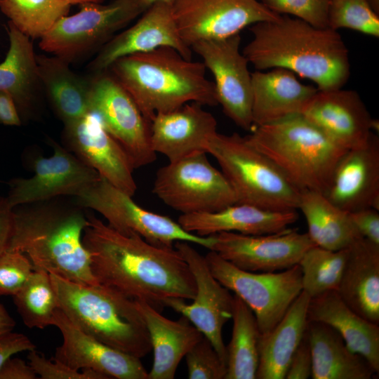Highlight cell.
<instances>
[{
    "label": "cell",
    "mask_w": 379,
    "mask_h": 379,
    "mask_svg": "<svg viewBox=\"0 0 379 379\" xmlns=\"http://www.w3.org/2000/svg\"><path fill=\"white\" fill-rule=\"evenodd\" d=\"M86 214L82 242L98 284L160 312L170 299L194 298V277L174 246L154 245L135 232H119Z\"/></svg>",
    "instance_id": "6da1fadb"
},
{
    "label": "cell",
    "mask_w": 379,
    "mask_h": 379,
    "mask_svg": "<svg viewBox=\"0 0 379 379\" xmlns=\"http://www.w3.org/2000/svg\"><path fill=\"white\" fill-rule=\"evenodd\" d=\"M242 53L256 70L284 68L314 82L319 91L341 88L350 74L349 51L340 34L281 15L251 25Z\"/></svg>",
    "instance_id": "7a4b0ae2"
},
{
    "label": "cell",
    "mask_w": 379,
    "mask_h": 379,
    "mask_svg": "<svg viewBox=\"0 0 379 379\" xmlns=\"http://www.w3.org/2000/svg\"><path fill=\"white\" fill-rule=\"evenodd\" d=\"M13 209L14 230L8 251L24 253L34 270L79 284H99L82 242L88 218L81 208L50 199Z\"/></svg>",
    "instance_id": "3957f363"
},
{
    "label": "cell",
    "mask_w": 379,
    "mask_h": 379,
    "mask_svg": "<svg viewBox=\"0 0 379 379\" xmlns=\"http://www.w3.org/2000/svg\"><path fill=\"white\" fill-rule=\"evenodd\" d=\"M202 62L185 58L171 47L122 57L107 69L150 123L160 112L195 102L218 105L214 83Z\"/></svg>",
    "instance_id": "277c9868"
},
{
    "label": "cell",
    "mask_w": 379,
    "mask_h": 379,
    "mask_svg": "<svg viewBox=\"0 0 379 379\" xmlns=\"http://www.w3.org/2000/svg\"><path fill=\"white\" fill-rule=\"evenodd\" d=\"M50 275L59 308L81 330L139 359L150 352L149 333L134 300L100 284H82Z\"/></svg>",
    "instance_id": "5b68a950"
},
{
    "label": "cell",
    "mask_w": 379,
    "mask_h": 379,
    "mask_svg": "<svg viewBox=\"0 0 379 379\" xmlns=\"http://www.w3.org/2000/svg\"><path fill=\"white\" fill-rule=\"evenodd\" d=\"M245 138L300 191L324 193L335 165L347 150L302 114L255 127Z\"/></svg>",
    "instance_id": "8992f818"
},
{
    "label": "cell",
    "mask_w": 379,
    "mask_h": 379,
    "mask_svg": "<svg viewBox=\"0 0 379 379\" xmlns=\"http://www.w3.org/2000/svg\"><path fill=\"white\" fill-rule=\"evenodd\" d=\"M218 161L237 198L274 211H297L300 190L267 157L237 133H217L207 149Z\"/></svg>",
    "instance_id": "52a82bcc"
},
{
    "label": "cell",
    "mask_w": 379,
    "mask_h": 379,
    "mask_svg": "<svg viewBox=\"0 0 379 379\" xmlns=\"http://www.w3.org/2000/svg\"><path fill=\"white\" fill-rule=\"evenodd\" d=\"M213 277L253 312L261 334L270 331L302 291L300 265L275 272L241 270L216 252L205 256Z\"/></svg>",
    "instance_id": "ba28073f"
},
{
    "label": "cell",
    "mask_w": 379,
    "mask_h": 379,
    "mask_svg": "<svg viewBox=\"0 0 379 379\" xmlns=\"http://www.w3.org/2000/svg\"><path fill=\"white\" fill-rule=\"evenodd\" d=\"M152 192L181 214L211 213L237 204L228 180L199 152L169 161L157 172Z\"/></svg>",
    "instance_id": "9c48e42d"
},
{
    "label": "cell",
    "mask_w": 379,
    "mask_h": 379,
    "mask_svg": "<svg viewBox=\"0 0 379 379\" xmlns=\"http://www.w3.org/2000/svg\"><path fill=\"white\" fill-rule=\"evenodd\" d=\"M77 204L96 211L107 224L121 232L138 234L157 246H173L178 241L198 244L211 250L213 235L201 237L185 231L168 216L147 211L132 197L101 178L76 197Z\"/></svg>",
    "instance_id": "30bf717a"
},
{
    "label": "cell",
    "mask_w": 379,
    "mask_h": 379,
    "mask_svg": "<svg viewBox=\"0 0 379 379\" xmlns=\"http://www.w3.org/2000/svg\"><path fill=\"white\" fill-rule=\"evenodd\" d=\"M79 6L77 13L58 20L39 44L42 51L69 64L100 50L117 31L136 18L126 0Z\"/></svg>",
    "instance_id": "8fae6325"
},
{
    "label": "cell",
    "mask_w": 379,
    "mask_h": 379,
    "mask_svg": "<svg viewBox=\"0 0 379 379\" xmlns=\"http://www.w3.org/2000/svg\"><path fill=\"white\" fill-rule=\"evenodd\" d=\"M91 81L90 112L120 145L134 169L154 162L150 123L130 94L108 70L95 73Z\"/></svg>",
    "instance_id": "7c38bea8"
},
{
    "label": "cell",
    "mask_w": 379,
    "mask_h": 379,
    "mask_svg": "<svg viewBox=\"0 0 379 379\" xmlns=\"http://www.w3.org/2000/svg\"><path fill=\"white\" fill-rule=\"evenodd\" d=\"M172 11L180 36L190 48L198 41L227 38L281 15L258 0H174Z\"/></svg>",
    "instance_id": "4fadbf2b"
},
{
    "label": "cell",
    "mask_w": 379,
    "mask_h": 379,
    "mask_svg": "<svg viewBox=\"0 0 379 379\" xmlns=\"http://www.w3.org/2000/svg\"><path fill=\"white\" fill-rule=\"evenodd\" d=\"M237 34L217 40L198 41L191 46L214 77L218 105L235 124L246 131L253 128L251 74L249 62L240 52Z\"/></svg>",
    "instance_id": "5bb4252c"
},
{
    "label": "cell",
    "mask_w": 379,
    "mask_h": 379,
    "mask_svg": "<svg viewBox=\"0 0 379 379\" xmlns=\"http://www.w3.org/2000/svg\"><path fill=\"white\" fill-rule=\"evenodd\" d=\"M190 242L178 241L174 247L187 262L194 277L196 293L192 302L175 298L166 302L171 307L186 317L211 343L220 357L226 363V346L222 328L232 317L234 295L212 274L205 256Z\"/></svg>",
    "instance_id": "9a60e30c"
},
{
    "label": "cell",
    "mask_w": 379,
    "mask_h": 379,
    "mask_svg": "<svg viewBox=\"0 0 379 379\" xmlns=\"http://www.w3.org/2000/svg\"><path fill=\"white\" fill-rule=\"evenodd\" d=\"M213 237L210 251L237 267L253 272H275L291 268L314 246L307 232L300 233L291 228L260 235L222 232Z\"/></svg>",
    "instance_id": "2e32d148"
},
{
    "label": "cell",
    "mask_w": 379,
    "mask_h": 379,
    "mask_svg": "<svg viewBox=\"0 0 379 379\" xmlns=\"http://www.w3.org/2000/svg\"><path fill=\"white\" fill-rule=\"evenodd\" d=\"M53 153L39 157L32 165L34 175L13 178L9 182L6 197L12 208L53 199L60 196L77 197L100 178L70 151L51 140Z\"/></svg>",
    "instance_id": "e0dca14e"
},
{
    "label": "cell",
    "mask_w": 379,
    "mask_h": 379,
    "mask_svg": "<svg viewBox=\"0 0 379 379\" xmlns=\"http://www.w3.org/2000/svg\"><path fill=\"white\" fill-rule=\"evenodd\" d=\"M63 139L69 151L101 178L129 196L135 194L137 185L133 175L134 168L95 113L89 112L64 124Z\"/></svg>",
    "instance_id": "ac0fdd59"
},
{
    "label": "cell",
    "mask_w": 379,
    "mask_h": 379,
    "mask_svg": "<svg viewBox=\"0 0 379 379\" xmlns=\"http://www.w3.org/2000/svg\"><path fill=\"white\" fill-rule=\"evenodd\" d=\"M160 47H171L185 58L192 60V48L180 36L172 4L164 2L154 4L133 26L113 36L99 50L89 68L93 74L106 71L122 57Z\"/></svg>",
    "instance_id": "d6986e66"
},
{
    "label": "cell",
    "mask_w": 379,
    "mask_h": 379,
    "mask_svg": "<svg viewBox=\"0 0 379 379\" xmlns=\"http://www.w3.org/2000/svg\"><path fill=\"white\" fill-rule=\"evenodd\" d=\"M53 326L62 336V343L55 350L54 359L71 368H90L108 378L148 379L140 359L112 347L81 330L58 307Z\"/></svg>",
    "instance_id": "ffe728a7"
},
{
    "label": "cell",
    "mask_w": 379,
    "mask_h": 379,
    "mask_svg": "<svg viewBox=\"0 0 379 379\" xmlns=\"http://www.w3.org/2000/svg\"><path fill=\"white\" fill-rule=\"evenodd\" d=\"M324 194L347 213L379 211V139L375 133L363 145L344 153Z\"/></svg>",
    "instance_id": "44dd1931"
},
{
    "label": "cell",
    "mask_w": 379,
    "mask_h": 379,
    "mask_svg": "<svg viewBox=\"0 0 379 379\" xmlns=\"http://www.w3.org/2000/svg\"><path fill=\"white\" fill-rule=\"evenodd\" d=\"M302 115L345 149L363 145L373 133L372 118L359 95L352 90H318Z\"/></svg>",
    "instance_id": "7402d4cb"
},
{
    "label": "cell",
    "mask_w": 379,
    "mask_h": 379,
    "mask_svg": "<svg viewBox=\"0 0 379 379\" xmlns=\"http://www.w3.org/2000/svg\"><path fill=\"white\" fill-rule=\"evenodd\" d=\"M195 102L157 114L150 122L153 150L169 161L193 154L207 153L211 138L218 133L214 116Z\"/></svg>",
    "instance_id": "603a6c76"
},
{
    "label": "cell",
    "mask_w": 379,
    "mask_h": 379,
    "mask_svg": "<svg viewBox=\"0 0 379 379\" xmlns=\"http://www.w3.org/2000/svg\"><path fill=\"white\" fill-rule=\"evenodd\" d=\"M251 84L253 128L302 114L318 91L301 84L293 72L279 67L255 71Z\"/></svg>",
    "instance_id": "cb8c5ba5"
},
{
    "label": "cell",
    "mask_w": 379,
    "mask_h": 379,
    "mask_svg": "<svg viewBox=\"0 0 379 379\" xmlns=\"http://www.w3.org/2000/svg\"><path fill=\"white\" fill-rule=\"evenodd\" d=\"M298 219L297 211H274L234 204L215 212L181 214L178 222L185 231L201 237L222 232L260 235L281 232Z\"/></svg>",
    "instance_id": "d4e9b609"
},
{
    "label": "cell",
    "mask_w": 379,
    "mask_h": 379,
    "mask_svg": "<svg viewBox=\"0 0 379 379\" xmlns=\"http://www.w3.org/2000/svg\"><path fill=\"white\" fill-rule=\"evenodd\" d=\"M9 48L0 63V90L13 97L22 121L36 117L44 95L31 39L8 22Z\"/></svg>",
    "instance_id": "484cf974"
},
{
    "label": "cell",
    "mask_w": 379,
    "mask_h": 379,
    "mask_svg": "<svg viewBox=\"0 0 379 379\" xmlns=\"http://www.w3.org/2000/svg\"><path fill=\"white\" fill-rule=\"evenodd\" d=\"M135 302L145 322L153 351L148 379H173L180 361L204 335L184 316L171 320L144 301Z\"/></svg>",
    "instance_id": "4316f807"
},
{
    "label": "cell",
    "mask_w": 379,
    "mask_h": 379,
    "mask_svg": "<svg viewBox=\"0 0 379 379\" xmlns=\"http://www.w3.org/2000/svg\"><path fill=\"white\" fill-rule=\"evenodd\" d=\"M337 291L353 311L379 325L378 244L359 237L347 247Z\"/></svg>",
    "instance_id": "83f0119b"
},
{
    "label": "cell",
    "mask_w": 379,
    "mask_h": 379,
    "mask_svg": "<svg viewBox=\"0 0 379 379\" xmlns=\"http://www.w3.org/2000/svg\"><path fill=\"white\" fill-rule=\"evenodd\" d=\"M308 321L333 328L353 352L363 356L375 372H379V325L353 311L337 291H329L310 298Z\"/></svg>",
    "instance_id": "f1b7e54d"
},
{
    "label": "cell",
    "mask_w": 379,
    "mask_h": 379,
    "mask_svg": "<svg viewBox=\"0 0 379 379\" xmlns=\"http://www.w3.org/2000/svg\"><path fill=\"white\" fill-rule=\"evenodd\" d=\"M312 379H371L378 375L368 361L352 351L333 328L308 321Z\"/></svg>",
    "instance_id": "f546056e"
},
{
    "label": "cell",
    "mask_w": 379,
    "mask_h": 379,
    "mask_svg": "<svg viewBox=\"0 0 379 379\" xmlns=\"http://www.w3.org/2000/svg\"><path fill=\"white\" fill-rule=\"evenodd\" d=\"M310 297L303 291L279 322L260 334L257 379H284L291 359L300 344L308 323Z\"/></svg>",
    "instance_id": "4dcf8cb0"
},
{
    "label": "cell",
    "mask_w": 379,
    "mask_h": 379,
    "mask_svg": "<svg viewBox=\"0 0 379 379\" xmlns=\"http://www.w3.org/2000/svg\"><path fill=\"white\" fill-rule=\"evenodd\" d=\"M36 59L44 95L63 124L88 113L91 77L78 75L69 63L55 55L40 54Z\"/></svg>",
    "instance_id": "1f68e13d"
},
{
    "label": "cell",
    "mask_w": 379,
    "mask_h": 379,
    "mask_svg": "<svg viewBox=\"0 0 379 379\" xmlns=\"http://www.w3.org/2000/svg\"><path fill=\"white\" fill-rule=\"evenodd\" d=\"M307 225V235L315 246L337 251L347 248L362 237L349 213L314 190L300 191L298 207Z\"/></svg>",
    "instance_id": "d6a6232c"
},
{
    "label": "cell",
    "mask_w": 379,
    "mask_h": 379,
    "mask_svg": "<svg viewBox=\"0 0 379 379\" xmlns=\"http://www.w3.org/2000/svg\"><path fill=\"white\" fill-rule=\"evenodd\" d=\"M231 340L226 346L225 379H255L259 361L260 332L252 310L234 295Z\"/></svg>",
    "instance_id": "836d02e7"
},
{
    "label": "cell",
    "mask_w": 379,
    "mask_h": 379,
    "mask_svg": "<svg viewBox=\"0 0 379 379\" xmlns=\"http://www.w3.org/2000/svg\"><path fill=\"white\" fill-rule=\"evenodd\" d=\"M70 7L65 0H0L8 21L31 39L42 38Z\"/></svg>",
    "instance_id": "e575fe53"
},
{
    "label": "cell",
    "mask_w": 379,
    "mask_h": 379,
    "mask_svg": "<svg viewBox=\"0 0 379 379\" xmlns=\"http://www.w3.org/2000/svg\"><path fill=\"white\" fill-rule=\"evenodd\" d=\"M13 297L26 326L43 329L53 325V316L59 306L48 272L34 270L23 286Z\"/></svg>",
    "instance_id": "d590c367"
},
{
    "label": "cell",
    "mask_w": 379,
    "mask_h": 379,
    "mask_svg": "<svg viewBox=\"0 0 379 379\" xmlns=\"http://www.w3.org/2000/svg\"><path fill=\"white\" fill-rule=\"evenodd\" d=\"M347 248L332 251L317 246L310 248L298 265L302 272V286L310 298L329 291H338Z\"/></svg>",
    "instance_id": "8d00e7d4"
},
{
    "label": "cell",
    "mask_w": 379,
    "mask_h": 379,
    "mask_svg": "<svg viewBox=\"0 0 379 379\" xmlns=\"http://www.w3.org/2000/svg\"><path fill=\"white\" fill-rule=\"evenodd\" d=\"M328 27L347 28L378 38L379 17L367 0H328Z\"/></svg>",
    "instance_id": "74e56055"
},
{
    "label": "cell",
    "mask_w": 379,
    "mask_h": 379,
    "mask_svg": "<svg viewBox=\"0 0 379 379\" xmlns=\"http://www.w3.org/2000/svg\"><path fill=\"white\" fill-rule=\"evenodd\" d=\"M190 379H225L226 363L209 340L203 336L185 356Z\"/></svg>",
    "instance_id": "f35d334b"
},
{
    "label": "cell",
    "mask_w": 379,
    "mask_h": 379,
    "mask_svg": "<svg viewBox=\"0 0 379 379\" xmlns=\"http://www.w3.org/2000/svg\"><path fill=\"white\" fill-rule=\"evenodd\" d=\"M272 11L279 15H292L312 25L328 27L326 0H258Z\"/></svg>",
    "instance_id": "ab89813d"
},
{
    "label": "cell",
    "mask_w": 379,
    "mask_h": 379,
    "mask_svg": "<svg viewBox=\"0 0 379 379\" xmlns=\"http://www.w3.org/2000/svg\"><path fill=\"white\" fill-rule=\"evenodd\" d=\"M34 270L29 259L17 251L0 254V296H13L25 284Z\"/></svg>",
    "instance_id": "60d3db41"
},
{
    "label": "cell",
    "mask_w": 379,
    "mask_h": 379,
    "mask_svg": "<svg viewBox=\"0 0 379 379\" xmlns=\"http://www.w3.org/2000/svg\"><path fill=\"white\" fill-rule=\"evenodd\" d=\"M27 359L29 364L39 376L38 378L87 379L83 371L71 368L54 358L48 359L35 349L29 351Z\"/></svg>",
    "instance_id": "b9f144b4"
},
{
    "label": "cell",
    "mask_w": 379,
    "mask_h": 379,
    "mask_svg": "<svg viewBox=\"0 0 379 379\" xmlns=\"http://www.w3.org/2000/svg\"><path fill=\"white\" fill-rule=\"evenodd\" d=\"M312 353L306 331L289 362L284 379H307L312 374Z\"/></svg>",
    "instance_id": "7bdbcfd3"
},
{
    "label": "cell",
    "mask_w": 379,
    "mask_h": 379,
    "mask_svg": "<svg viewBox=\"0 0 379 379\" xmlns=\"http://www.w3.org/2000/svg\"><path fill=\"white\" fill-rule=\"evenodd\" d=\"M349 214L360 235L379 245V211L368 208Z\"/></svg>",
    "instance_id": "ee69618b"
},
{
    "label": "cell",
    "mask_w": 379,
    "mask_h": 379,
    "mask_svg": "<svg viewBox=\"0 0 379 379\" xmlns=\"http://www.w3.org/2000/svg\"><path fill=\"white\" fill-rule=\"evenodd\" d=\"M35 345L25 335L13 331L0 337V368L13 354L35 349Z\"/></svg>",
    "instance_id": "f6af8a7d"
},
{
    "label": "cell",
    "mask_w": 379,
    "mask_h": 379,
    "mask_svg": "<svg viewBox=\"0 0 379 379\" xmlns=\"http://www.w3.org/2000/svg\"><path fill=\"white\" fill-rule=\"evenodd\" d=\"M15 225L14 209L6 197L0 196V254L8 251Z\"/></svg>",
    "instance_id": "bcb514c9"
},
{
    "label": "cell",
    "mask_w": 379,
    "mask_h": 379,
    "mask_svg": "<svg viewBox=\"0 0 379 379\" xmlns=\"http://www.w3.org/2000/svg\"><path fill=\"white\" fill-rule=\"evenodd\" d=\"M36 373L23 359L8 358L0 368V379H36Z\"/></svg>",
    "instance_id": "7dc6e473"
},
{
    "label": "cell",
    "mask_w": 379,
    "mask_h": 379,
    "mask_svg": "<svg viewBox=\"0 0 379 379\" xmlns=\"http://www.w3.org/2000/svg\"><path fill=\"white\" fill-rule=\"evenodd\" d=\"M19 112L10 93L0 90V123L6 126H19L22 124Z\"/></svg>",
    "instance_id": "c3c4849f"
},
{
    "label": "cell",
    "mask_w": 379,
    "mask_h": 379,
    "mask_svg": "<svg viewBox=\"0 0 379 379\" xmlns=\"http://www.w3.org/2000/svg\"><path fill=\"white\" fill-rule=\"evenodd\" d=\"M136 17L142 14L150 6L157 3L164 2L172 4L174 0H126Z\"/></svg>",
    "instance_id": "681fc988"
},
{
    "label": "cell",
    "mask_w": 379,
    "mask_h": 379,
    "mask_svg": "<svg viewBox=\"0 0 379 379\" xmlns=\"http://www.w3.org/2000/svg\"><path fill=\"white\" fill-rule=\"evenodd\" d=\"M15 321L0 302V337L13 331Z\"/></svg>",
    "instance_id": "f907efd6"
},
{
    "label": "cell",
    "mask_w": 379,
    "mask_h": 379,
    "mask_svg": "<svg viewBox=\"0 0 379 379\" xmlns=\"http://www.w3.org/2000/svg\"><path fill=\"white\" fill-rule=\"evenodd\" d=\"M69 4L72 5H81L86 3H95V4H102L105 0H65Z\"/></svg>",
    "instance_id": "816d5d0a"
},
{
    "label": "cell",
    "mask_w": 379,
    "mask_h": 379,
    "mask_svg": "<svg viewBox=\"0 0 379 379\" xmlns=\"http://www.w3.org/2000/svg\"><path fill=\"white\" fill-rule=\"evenodd\" d=\"M367 2L371 8L377 14L379 15V0H367Z\"/></svg>",
    "instance_id": "f5cc1de1"
},
{
    "label": "cell",
    "mask_w": 379,
    "mask_h": 379,
    "mask_svg": "<svg viewBox=\"0 0 379 379\" xmlns=\"http://www.w3.org/2000/svg\"><path fill=\"white\" fill-rule=\"evenodd\" d=\"M371 128L372 132L373 131H375V132L376 131L378 132V130H379V121H378V120L375 119H372L371 124Z\"/></svg>",
    "instance_id": "db71d44e"
},
{
    "label": "cell",
    "mask_w": 379,
    "mask_h": 379,
    "mask_svg": "<svg viewBox=\"0 0 379 379\" xmlns=\"http://www.w3.org/2000/svg\"><path fill=\"white\" fill-rule=\"evenodd\" d=\"M326 1H328V0H326Z\"/></svg>",
    "instance_id": "11a10c76"
}]
</instances>
